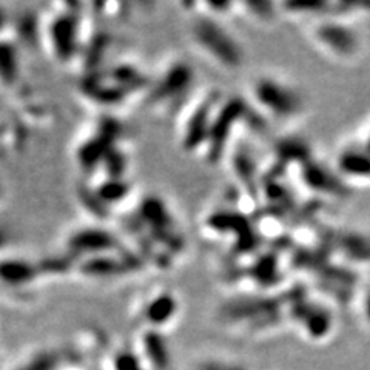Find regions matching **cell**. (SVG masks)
I'll return each mask as SVG.
<instances>
[{
  "label": "cell",
  "mask_w": 370,
  "mask_h": 370,
  "mask_svg": "<svg viewBox=\"0 0 370 370\" xmlns=\"http://www.w3.org/2000/svg\"><path fill=\"white\" fill-rule=\"evenodd\" d=\"M310 37L323 53L336 61H353L361 53V36L341 16H326L314 20Z\"/></svg>",
  "instance_id": "obj_3"
},
{
  "label": "cell",
  "mask_w": 370,
  "mask_h": 370,
  "mask_svg": "<svg viewBox=\"0 0 370 370\" xmlns=\"http://www.w3.org/2000/svg\"><path fill=\"white\" fill-rule=\"evenodd\" d=\"M233 168L237 170L239 181L247 184V187H251L255 185V173L256 168L253 164V159L250 157L249 151H238L237 156H234L233 161Z\"/></svg>",
  "instance_id": "obj_12"
},
{
  "label": "cell",
  "mask_w": 370,
  "mask_h": 370,
  "mask_svg": "<svg viewBox=\"0 0 370 370\" xmlns=\"http://www.w3.org/2000/svg\"><path fill=\"white\" fill-rule=\"evenodd\" d=\"M361 145H363L367 151H370V129H369V131H367V134H366V138H364V141H363V144H361Z\"/></svg>",
  "instance_id": "obj_15"
},
{
  "label": "cell",
  "mask_w": 370,
  "mask_h": 370,
  "mask_svg": "<svg viewBox=\"0 0 370 370\" xmlns=\"http://www.w3.org/2000/svg\"><path fill=\"white\" fill-rule=\"evenodd\" d=\"M363 312L364 316L367 319V323L370 324V289L364 293V298H363Z\"/></svg>",
  "instance_id": "obj_14"
},
{
  "label": "cell",
  "mask_w": 370,
  "mask_h": 370,
  "mask_svg": "<svg viewBox=\"0 0 370 370\" xmlns=\"http://www.w3.org/2000/svg\"><path fill=\"white\" fill-rule=\"evenodd\" d=\"M239 8H242L249 18H251L256 22H272L281 11V6L270 2H246L239 4Z\"/></svg>",
  "instance_id": "obj_11"
},
{
  "label": "cell",
  "mask_w": 370,
  "mask_h": 370,
  "mask_svg": "<svg viewBox=\"0 0 370 370\" xmlns=\"http://www.w3.org/2000/svg\"><path fill=\"white\" fill-rule=\"evenodd\" d=\"M333 168L349 185L353 181L370 182V151L363 145L344 147L336 155Z\"/></svg>",
  "instance_id": "obj_8"
},
{
  "label": "cell",
  "mask_w": 370,
  "mask_h": 370,
  "mask_svg": "<svg viewBox=\"0 0 370 370\" xmlns=\"http://www.w3.org/2000/svg\"><path fill=\"white\" fill-rule=\"evenodd\" d=\"M251 105L276 121H293L304 113L306 102L297 87L273 76H258L250 85Z\"/></svg>",
  "instance_id": "obj_1"
},
{
  "label": "cell",
  "mask_w": 370,
  "mask_h": 370,
  "mask_svg": "<svg viewBox=\"0 0 370 370\" xmlns=\"http://www.w3.org/2000/svg\"><path fill=\"white\" fill-rule=\"evenodd\" d=\"M299 181L307 190L321 196L344 198L349 193V184L336 173L335 168L316 162L314 157L299 165Z\"/></svg>",
  "instance_id": "obj_5"
},
{
  "label": "cell",
  "mask_w": 370,
  "mask_h": 370,
  "mask_svg": "<svg viewBox=\"0 0 370 370\" xmlns=\"http://www.w3.org/2000/svg\"><path fill=\"white\" fill-rule=\"evenodd\" d=\"M338 234L336 246L344 256L355 263H370V238L357 232H344Z\"/></svg>",
  "instance_id": "obj_10"
},
{
  "label": "cell",
  "mask_w": 370,
  "mask_h": 370,
  "mask_svg": "<svg viewBox=\"0 0 370 370\" xmlns=\"http://www.w3.org/2000/svg\"><path fill=\"white\" fill-rule=\"evenodd\" d=\"M176 312V302L170 295H161L157 298L153 306H151V316L157 319L159 323H164L165 319L173 316Z\"/></svg>",
  "instance_id": "obj_13"
},
{
  "label": "cell",
  "mask_w": 370,
  "mask_h": 370,
  "mask_svg": "<svg viewBox=\"0 0 370 370\" xmlns=\"http://www.w3.org/2000/svg\"><path fill=\"white\" fill-rule=\"evenodd\" d=\"M250 104L242 97L222 99L205 142V153L210 162H217L229 150L238 125L247 121Z\"/></svg>",
  "instance_id": "obj_4"
},
{
  "label": "cell",
  "mask_w": 370,
  "mask_h": 370,
  "mask_svg": "<svg viewBox=\"0 0 370 370\" xmlns=\"http://www.w3.org/2000/svg\"><path fill=\"white\" fill-rule=\"evenodd\" d=\"M221 97L216 92H210L207 97L201 100V104L193 112L190 119L184 129V147L187 150H196V147L205 145L210 129L217 112V107L221 104Z\"/></svg>",
  "instance_id": "obj_6"
},
{
  "label": "cell",
  "mask_w": 370,
  "mask_h": 370,
  "mask_svg": "<svg viewBox=\"0 0 370 370\" xmlns=\"http://www.w3.org/2000/svg\"><path fill=\"white\" fill-rule=\"evenodd\" d=\"M290 312L297 318V323H299L302 329L314 340H323L324 336L329 335L333 326L329 310L315 302H306L302 298L292 302Z\"/></svg>",
  "instance_id": "obj_7"
},
{
  "label": "cell",
  "mask_w": 370,
  "mask_h": 370,
  "mask_svg": "<svg viewBox=\"0 0 370 370\" xmlns=\"http://www.w3.org/2000/svg\"><path fill=\"white\" fill-rule=\"evenodd\" d=\"M280 310V304L273 298H246V299H237L232 301L229 306L224 309V314L229 319H234L233 323H241V319L249 318H265V316H275Z\"/></svg>",
  "instance_id": "obj_9"
},
{
  "label": "cell",
  "mask_w": 370,
  "mask_h": 370,
  "mask_svg": "<svg viewBox=\"0 0 370 370\" xmlns=\"http://www.w3.org/2000/svg\"><path fill=\"white\" fill-rule=\"evenodd\" d=\"M191 39L201 52L224 70H239L246 62L241 42L213 16L199 18L193 23Z\"/></svg>",
  "instance_id": "obj_2"
}]
</instances>
